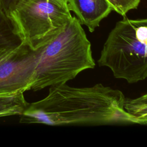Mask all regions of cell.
Wrapping results in <instances>:
<instances>
[{
	"label": "cell",
	"instance_id": "6da1fadb",
	"mask_svg": "<svg viewBox=\"0 0 147 147\" xmlns=\"http://www.w3.org/2000/svg\"><path fill=\"white\" fill-rule=\"evenodd\" d=\"M126 97L117 89L98 83L75 87L51 86L43 99L29 103L20 123L49 126L138 124L124 108Z\"/></svg>",
	"mask_w": 147,
	"mask_h": 147
},
{
	"label": "cell",
	"instance_id": "7a4b0ae2",
	"mask_svg": "<svg viewBox=\"0 0 147 147\" xmlns=\"http://www.w3.org/2000/svg\"><path fill=\"white\" fill-rule=\"evenodd\" d=\"M95 66L91 42L77 18L72 16L44 46L30 90L65 83Z\"/></svg>",
	"mask_w": 147,
	"mask_h": 147
},
{
	"label": "cell",
	"instance_id": "3957f363",
	"mask_svg": "<svg viewBox=\"0 0 147 147\" xmlns=\"http://www.w3.org/2000/svg\"><path fill=\"white\" fill-rule=\"evenodd\" d=\"M129 83L147 78V18H124L109 33L98 60Z\"/></svg>",
	"mask_w": 147,
	"mask_h": 147
},
{
	"label": "cell",
	"instance_id": "277c9868",
	"mask_svg": "<svg viewBox=\"0 0 147 147\" xmlns=\"http://www.w3.org/2000/svg\"><path fill=\"white\" fill-rule=\"evenodd\" d=\"M7 17L21 44L33 51L45 45L72 17L60 0H26Z\"/></svg>",
	"mask_w": 147,
	"mask_h": 147
},
{
	"label": "cell",
	"instance_id": "5b68a950",
	"mask_svg": "<svg viewBox=\"0 0 147 147\" xmlns=\"http://www.w3.org/2000/svg\"><path fill=\"white\" fill-rule=\"evenodd\" d=\"M44 46L33 51L21 45L13 55L0 65V95L30 90Z\"/></svg>",
	"mask_w": 147,
	"mask_h": 147
},
{
	"label": "cell",
	"instance_id": "8992f818",
	"mask_svg": "<svg viewBox=\"0 0 147 147\" xmlns=\"http://www.w3.org/2000/svg\"><path fill=\"white\" fill-rule=\"evenodd\" d=\"M68 8L73 11L82 25L90 32L99 26L100 21L113 10L107 0H68Z\"/></svg>",
	"mask_w": 147,
	"mask_h": 147
},
{
	"label": "cell",
	"instance_id": "52a82bcc",
	"mask_svg": "<svg viewBox=\"0 0 147 147\" xmlns=\"http://www.w3.org/2000/svg\"><path fill=\"white\" fill-rule=\"evenodd\" d=\"M24 92L0 95V117L20 115L28 106Z\"/></svg>",
	"mask_w": 147,
	"mask_h": 147
},
{
	"label": "cell",
	"instance_id": "ba28073f",
	"mask_svg": "<svg viewBox=\"0 0 147 147\" xmlns=\"http://www.w3.org/2000/svg\"><path fill=\"white\" fill-rule=\"evenodd\" d=\"M21 45L8 17L0 7V51L14 49Z\"/></svg>",
	"mask_w": 147,
	"mask_h": 147
},
{
	"label": "cell",
	"instance_id": "9c48e42d",
	"mask_svg": "<svg viewBox=\"0 0 147 147\" xmlns=\"http://www.w3.org/2000/svg\"><path fill=\"white\" fill-rule=\"evenodd\" d=\"M124 108L137 119L138 124L147 125V92L136 98H126Z\"/></svg>",
	"mask_w": 147,
	"mask_h": 147
},
{
	"label": "cell",
	"instance_id": "30bf717a",
	"mask_svg": "<svg viewBox=\"0 0 147 147\" xmlns=\"http://www.w3.org/2000/svg\"><path fill=\"white\" fill-rule=\"evenodd\" d=\"M111 5L113 10L123 17L127 12L132 9H137L140 0H107Z\"/></svg>",
	"mask_w": 147,
	"mask_h": 147
},
{
	"label": "cell",
	"instance_id": "8fae6325",
	"mask_svg": "<svg viewBox=\"0 0 147 147\" xmlns=\"http://www.w3.org/2000/svg\"><path fill=\"white\" fill-rule=\"evenodd\" d=\"M25 1L26 0H0V7L7 16Z\"/></svg>",
	"mask_w": 147,
	"mask_h": 147
},
{
	"label": "cell",
	"instance_id": "7c38bea8",
	"mask_svg": "<svg viewBox=\"0 0 147 147\" xmlns=\"http://www.w3.org/2000/svg\"><path fill=\"white\" fill-rule=\"evenodd\" d=\"M21 45H20L18 47L14 49H7V50L0 51V65L3 62L6 61L7 59H8L9 57H10L12 55H13L18 50Z\"/></svg>",
	"mask_w": 147,
	"mask_h": 147
},
{
	"label": "cell",
	"instance_id": "4fadbf2b",
	"mask_svg": "<svg viewBox=\"0 0 147 147\" xmlns=\"http://www.w3.org/2000/svg\"><path fill=\"white\" fill-rule=\"evenodd\" d=\"M62 2H63L64 4H65L66 5H67L68 6V0H60Z\"/></svg>",
	"mask_w": 147,
	"mask_h": 147
}]
</instances>
